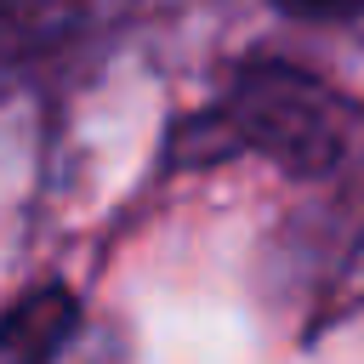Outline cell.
Instances as JSON below:
<instances>
[{"label":"cell","instance_id":"3","mask_svg":"<svg viewBox=\"0 0 364 364\" xmlns=\"http://www.w3.org/2000/svg\"><path fill=\"white\" fill-rule=\"evenodd\" d=\"M85 0H0V57L23 63L40 51H57L74 23H80Z\"/></svg>","mask_w":364,"mask_h":364},{"label":"cell","instance_id":"4","mask_svg":"<svg viewBox=\"0 0 364 364\" xmlns=\"http://www.w3.org/2000/svg\"><path fill=\"white\" fill-rule=\"evenodd\" d=\"M284 23H301V28H347V23H364V0H267Z\"/></svg>","mask_w":364,"mask_h":364},{"label":"cell","instance_id":"1","mask_svg":"<svg viewBox=\"0 0 364 364\" xmlns=\"http://www.w3.org/2000/svg\"><path fill=\"white\" fill-rule=\"evenodd\" d=\"M364 148V97L290 51H245L210 102L182 108L159 136V182L256 159L284 182H330Z\"/></svg>","mask_w":364,"mask_h":364},{"label":"cell","instance_id":"2","mask_svg":"<svg viewBox=\"0 0 364 364\" xmlns=\"http://www.w3.org/2000/svg\"><path fill=\"white\" fill-rule=\"evenodd\" d=\"M85 336V296L68 279H34L0 307V364H51Z\"/></svg>","mask_w":364,"mask_h":364}]
</instances>
